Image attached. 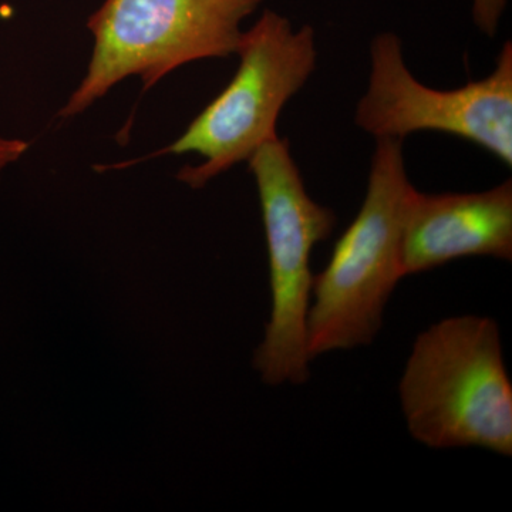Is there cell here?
Wrapping results in <instances>:
<instances>
[{"mask_svg": "<svg viewBox=\"0 0 512 512\" xmlns=\"http://www.w3.org/2000/svg\"><path fill=\"white\" fill-rule=\"evenodd\" d=\"M508 0H473L471 15L474 25L487 37H494L500 29Z\"/></svg>", "mask_w": 512, "mask_h": 512, "instance_id": "obj_8", "label": "cell"}, {"mask_svg": "<svg viewBox=\"0 0 512 512\" xmlns=\"http://www.w3.org/2000/svg\"><path fill=\"white\" fill-rule=\"evenodd\" d=\"M235 55L239 66L228 86L174 143L136 163L198 154L201 163L184 165L177 180L200 190L235 165L248 163L259 147L278 137L282 110L318 66L315 29L295 28L286 16L266 9L244 30Z\"/></svg>", "mask_w": 512, "mask_h": 512, "instance_id": "obj_3", "label": "cell"}, {"mask_svg": "<svg viewBox=\"0 0 512 512\" xmlns=\"http://www.w3.org/2000/svg\"><path fill=\"white\" fill-rule=\"evenodd\" d=\"M470 256L511 261L512 181L481 192L414 190L404 222V274H423Z\"/></svg>", "mask_w": 512, "mask_h": 512, "instance_id": "obj_7", "label": "cell"}, {"mask_svg": "<svg viewBox=\"0 0 512 512\" xmlns=\"http://www.w3.org/2000/svg\"><path fill=\"white\" fill-rule=\"evenodd\" d=\"M264 0H104L87 20L93 52L86 76L60 109L70 120L127 77L143 92L178 67L235 55L242 23Z\"/></svg>", "mask_w": 512, "mask_h": 512, "instance_id": "obj_4", "label": "cell"}, {"mask_svg": "<svg viewBox=\"0 0 512 512\" xmlns=\"http://www.w3.org/2000/svg\"><path fill=\"white\" fill-rule=\"evenodd\" d=\"M355 123L369 136L403 141L421 131L470 141L512 165V43L505 42L493 72L453 90L419 82L404 60L400 37L383 32L370 43L367 89Z\"/></svg>", "mask_w": 512, "mask_h": 512, "instance_id": "obj_6", "label": "cell"}, {"mask_svg": "<svg viewBox=\"0 0 512 512\" xmlns=\"http://www.w3.org/2000/svg\"><path fill=\"white\" fill-rule=\"evenodd\" d=\"M414 190L403 141L376 140L365 201L340 235L326 268L313 275L306 320L312 360L370 345L382 329L387 302L406 278L403 232Z\"/></svg>", "mask_w": 512, "mask_h": 512, "instance_id": "obj_2", "label": "cell"}, {"mask_svg": "<svg viewBox=\"0 0 512 512\" xmlns=\"http://www.w3.org/2000/svg\"><path fill=\"white\" fill-rule=\"evenodd\" d=\"M399 392L407 429L423 446L511 457L512 384L494 319L453 316L421 332Z\"/></svg>", "mask_w": 512, "mask_h": 512, "instance_id": "obj_1", "label": "cell"}, {"mask_svg": "<svg viewBox=\"0 0 512 512\" xmlns=\"http://www.w3.org/2000/svg\"><path fill=\"white\" fill-rule=\"evenodd\" d=\"M248 164L261 202L272 295L271 318L252 363L268 386L303 384L312 362L306 339L311 256L332 235L336 215L309 195L286 138L259 147Z\"/></svg>", "mask_w": 512, "mask_h": 512, "instance_id": "obj_5", "label": "cell"}, {"mask_svg": "<svg viewBox=\"0 0 512 512\" xmlns=\"http://www.w3.org/2000/svg\"><path fill=\"white\" fill-rule=\"evenodd\" d=\"M29 147V141L22 140V138L0 136V178L6 168L18 163L20 158L28 153Z\"/></svg>", "mask_w": 512, "mask_h": 512, "instance_id": "obj_9", "label": "cell"}]
</instances>
